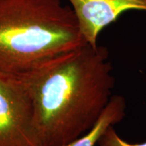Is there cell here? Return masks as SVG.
Listing matches in <instances>:
<instances>
[{
    "label": "cell",
    "instance_id": "obj_1",
    "mask_svg": "<svg viewBox=\"0 0 146 146\" xmlns=\"http://www.w3.org/2000/svg\"><path fill=\"white\" fill-rule=\"evenodd\" d=\"M108 51L86 43L23 83L43 146H62L94 127L113 96Z\"/></svg>",
    "mask_w": 146,
    "mask_h": 146
},
{
    "label": "cell",
    "instance_id": "obj_4",
    "mask_svg": "<svg viewBox=\"0 0 146 146\" xmlns=\"http://www.w3.org/2000/svg\"><path fill=\"white\" fill-rule=\"evenodd\" d=\"M78 21L83 38L88 44L98 46L100 31L131 10L146 12V0H68Z\"/></svg>",
    "mask_w": 146,
    "mask_h": 146
},
{
    "label": "cell",
    "instance_id": "obj_6",
    "mask_svg": "<svg viewBox=\"0 0 146 146\" xmlns=\"http://www.w3.org/2000/svg\"><path fill=\"white\" fill-rule=\"evenodd\" d=\"M99 146H146V142L131 143L121 139L115 131L114 126H110L102 135L98 142Z\"/></svg>",
    "mask_w": 146,
    "mask_h": 146
},
{
    "label": "cell",
    "instance_id": "obj_2",
    "mask_svg": "<svg viewBox=\"0 0 146 146\" xmlns=\"http://www.w3.org/2000/svg\"><path fill=\"white\" fill-rule=\"evenodd\" d=\"M86 43L60 0H0V78L23 83Z\"/></svg>",
    "mask_w": 146,
    "mask_h": 146
},
{
    "label": "cell",
    "instance_id": "obj_3",
    "mask_svg": "<svg viewBox=\"0 0 146 146\" xmlns=\"http://www.w3.org/2000/svg\"><path fill=\"white\" fill-rule=\"evenodd\" d=\"M0 146H43L23 83L0 78Z\"/></svg>",
    "mask_w": 146,
    "mask_h": 146
},
{
    "label": "cell",
    "instance_id": "obj_5",
    "mask_svg": "<svg viewBox=\"0 0 146 146\" xmlns=\"http://www.w3.org/2000/svg\"><path fill=\"white\" fill-rule=\"evenodd\" d=\"M126 108L125 98L113 95L94 127L83 135L62 146H95L108 128L123 120L126 115Z\"/></svg>",
    "mask_w": 146,
    "mask_h": 146
}]
</instances>
